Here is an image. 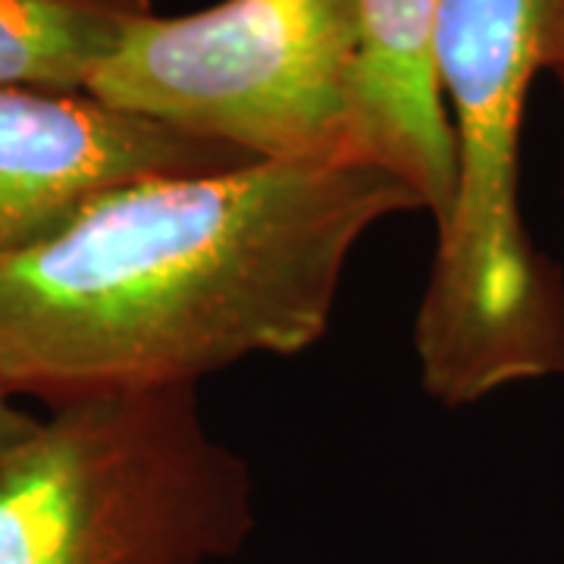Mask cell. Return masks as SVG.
<instances>
[{
    "mask_svg": "<svg viewBox=\"0 0 564 564\" xmlns=\"http://www.w3.org/2000/svg\"><path fill=\"white\" fill-rule=\"evenodd\" d=\"M562 0H440L455 195L414 323L421 383L462 408L564 373V280L521 214V129Z\"/></svg>",
    "mask_w": 564,
    "mask_h": 564,
    "instance_id": "2",
    "label": "cell"
},
{
    "mask_svg": "<svg viewBox=\"0 0 564 564\" xmlns=\"http://www.w3.org/2000/svg\"><path fill=\"white\" fill-rule=\"evenodd\" d=\"M358 0H223L129 25L88 95L251 161H355Z\"/></svg>",
    "mask_w": 564,
    "mask_h": 564,
    "instance_id": "4",
    "label": "cell"
},
{
    "mask_svg": "<svg viewBox=\"0 0 564 564\" xmlns=\"http://www.w3.org/2000/svg\"><path fill=\"white\" fill-rule=\"evenodd\" d=\"M549 69L562 79V88H564V0H562V10H558V22H555V35H552Z\"/></svg>",
    "mask_w": 564,
    "mask_h": 564,
    "instance_id": "9",
    "label": "cell"
},
{
    "mask_svg": "<svg viewBox=\"0 0 564 564\" xmlns=\"http://www.w3.org/2000/svg\"><path fill=\"white\" fill-rule=\"evenodd\" d=\"M358 17L355 161L408 182L440 226L455 195V139L436 76L440 0H358Z\"/></svg>",
    "mask_w": 564,
    "mask_h": 564,
    "instance_id": "6",
    "label": "cell"
},
{
    "mask_svg": "<svg viewBox=\"0 0 564 564\" xmlns=\"http://www.w3.org/2000/svg\"><path fill=\"white\" fill-rule=\"evenodd\" d=\"M245 163L254 161L236 148L88 91L0 88V261L47 239L117 185Z\"/></svg>",
    "mask_w": 564,
    "mask_h": 564,
    "instance_id": "5",
    "label": "cell"
},
{
    "mask_svg": "<svg viewBox=\"0 0 564 564\" xmlns=\"http://www.w3.org/2000/svg\"><path fill=\"white\" fill-rule=\"evenodd\" d=\"M254 521L195 386L54 404L0 464V564H220Z\"/></svg>",
    "mask_w": 564,
    "mask_h": 564,
    "instance_id": "3",
    "label": "cell"
},
{
    "mask_svg": "<svg viewBox=\"0 0 564 564\" xmlns=\"http://www.w3.org/2000/svg\"><path fill=\"white\" fill-rule=\"evenodd\" d=\"M17 395L0 383V464L10 458V452L35 430L39 417L25 414L20 404L13 402Z\"/></svg>",
    "mask_w": 564,
    "mask_h": 564,
    "instance_id": "8",
    "label": "cell"
},
{
    "mask_svg": "<svg viewBox=\"0 0 564 564\" xmlns=\"http://www.w3.org/2000/svg\"><path fill=\"white\" fill-rule=\"evenodd\" d=\"M151 0H0V88L85 91Z\"/></svg>",
    "mask_w": 564,
    "mask_h": 564,
    "instance_id": "7",
    "label": "cell"
},
{
    "mask_svg": "<svg viewBox=\"0 0 564 564\" xmlns=\"http://www.w3.org/2000/svg\"><path fill=\"white\" fill-rule=\"evenodd\" d=\"M417 192L364 161L117 185L0 261V383L51 404L198 386L323 339L345 263Z\"/></svg>",
    "mask_w": 564,
    "mask_h": 564,
    "instance_id": "1",
    "label": "cell"
}]
</instances>
